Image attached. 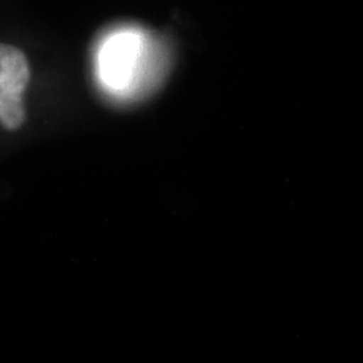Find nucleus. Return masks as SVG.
Returning <instances> with one entry per match:
<instances>
[{"instance_id":"nucleus-1","label":"nucleus","mask_w":363,"mask_h":363,"mask_svg":"<svg viewBox=\"0 0 363 363\" xmlns=\"http://www.w3.org/2000/svg\"><path fill=\"white\" fill-rule=\"evenodd\" d=\"M167 58L142 34L121 31L106 39L99 54V73L105 88L120 97H132L154 85Z\"/></svg>"},{"instance_id":"nucleus-2","label":"nucleus","mask_w":363,"mask_h":363,"mask_svg":"<svg viewBox=\"0 0 363 363\" xmlns=\"http://www.w3.org/2000/svg\"><path fill=\"white\" fill-rule=\"evenodd\" d=\"M30 82L27 57L13 45L0 43V124L16 130L26 120L23 93Z\"/></svg>"}]
</instances>
